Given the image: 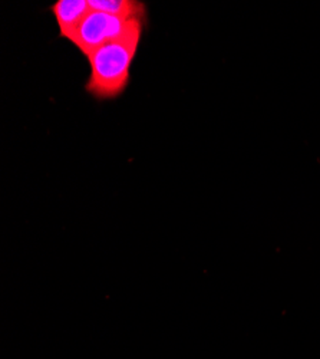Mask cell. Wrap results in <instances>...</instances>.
I'll return each mask as SVG.
<instances>
[{"instance_id": "4", "label": "cell", "mask_w": 320, "mask_h": 359, "mask_svg": "<svg viewBox=\"0 0 320 359\" xmlns=\"http://www.w3.org/2000/svg\"><path fill=\"white\" fill-rule=\"evenodd\" d=\"M92 11L124 19H148V8L139 0H90Z\"/></svg>"}, {"instance_id": "2", "label": "cell", "mask_w": 320, "mask_h": 359, "mask_svg": "<svg viewBox=\"0 0 320 359\" xmlns=\"http://www.w3.org/2000/svg\"><path fill=\"white\" fill-rule=\"evenodd\" d=\"M138 20L148 19H124L91 9L69 42L88 57L98 48L127 35Z\"/></svg>"}, {"instance_id": "1", "label": "cell", "mask_w": 320, "mask_h": 359, "mask_svg": "<svg viewBox=\"0 0 320 359\" xmlns=\"http://www.w3.org/2000/svg\"><path fill=\"white\" fill-rule=\"evenodd\" d=\"M147 23L148 20H138L127 35L98 48L88 56L86 94L97 101H112L127 91L131 82V68Z\"/></svg>"}, {"instance_id": "3", "label": "cell", "mask_w": 320, "mask_h": 359, "mask_svg": "<svg viewBox=\"0 0 320 359\" xmlns=\"http://www.w3.org/2000/svg\"><path fill=\"white\" fill-rule=\"evenodd\" d=\"M49 11L60 29V38L71 41L82 20L91 12V6L90 0H57L49 6Z\"/></svg>"}]
</instances>
